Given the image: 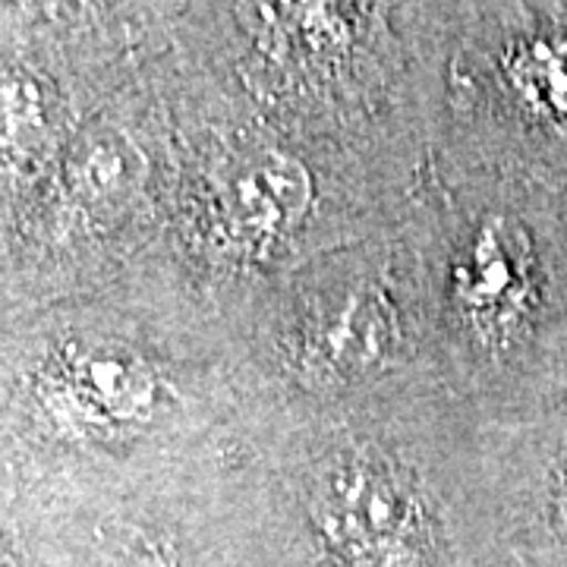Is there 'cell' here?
I'll return each mask as SVG.
<instances>
[{
  "label": "cell",
  "mask_w": 567,
  "mask_h": 567,
  "mask_svg": "<svg viewBox=\"0 0 567 567\" xmlns=\"http://www.w3.org/2000/svg\"><path fill=\"white\" fill-rule=\"evenodd\" d=\"M324 539L353 567H406L416 551V507L388 473L347 464L316 495Z\"/></svg>",
  "instance_id": "6da1fadb"
},
{
  "label": "cell",
  "mask_w": 567,
  "mask_h": 567,
  "mask_svg": "<svg viewBox=\"0 0 567 567\" xmlns=\"http://www.w3.org/2000/svg\"><path fill=\"white\" fill-rule=\"evenodd\" d=\"M309 203L306 174L287 158H259L221 193V221L234 240H262L303 215Z\"/></svg>",
  "instance_id": "7a4b0ae2"
},
{
  "label": "cell",
  "mask_w": 567,
  "mask_h": 567,
  "mask_svg": "<svg viewBox=\"0 0 567 567\" xmlns=\"http://www.w3.org/2000/svg\"><path fill=\"white\" fill-rule=\"evenodd\" d=\"M388 341V316L372 300H353L334 312V319L319 328L316 334V357L328 369H353L375 360Z\"/></svg>",
  "instance_id": "3957f363"
},
{
  "label": "cell",
  "mask_w": 567,
  "mask_h": 567,
  "mask_svg": "<svg viewBox=\"0 0 567 567\" xmlns=\"http://www.w3.org/2000/svg\"><path fill=\"white\" fill-rule=\"evenodd\" d=\"M529 99L551 111H567V48L565 44H533L514 70Z\"/></svg>",
  "instance_id": "277c9868"
},
{
  "label": "cell",
  "mask_w": 567,
  "mask_h": 567,
  "mask_svg": "<svg viewBox=\"0 0 567 567\" xmlns=\"http://www.w3.org/2000/svg\"><path fill=\"white\" fill-rule=\"evenodd\" d=\"M520 284V268L514 262L511 249L495 244V237H486V244H480L473 268L466 275V297L476 306L511 303V297L517 293Z\"/></svg>",
  "instance_id": "5b68a950"
},
{
  "label": "cell",
  "mask_w": 567,
  "mask_h": 567,
  "mask_svg": "<svg viewBox=\"0 0 567 567\" xmlns=\"http://www.w3.org/2000/svg\"><path fill=\"white\" fill-rule=\"evenodd\" d=\"M117 567H181V565L174 561V555H171V551L152 546V543H142V546L136 548H126V551H123V558L117 561Z\"/></svg>",
  "instance_id": "8992f818"
}]
</instances>
